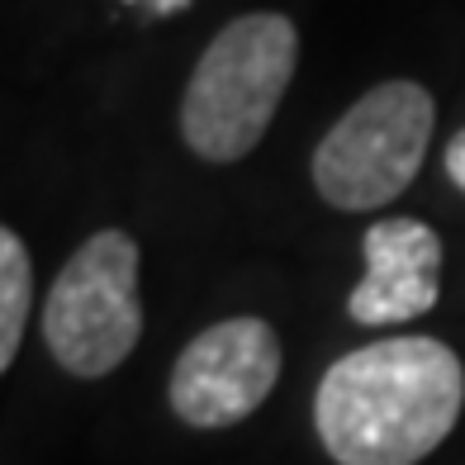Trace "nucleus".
I'll return each instance as SVG.
<instances>
[{"label":"nucleus","mask_w":465,"mask_h":465,"mask_svg":"<svg viewBox=\"0 0 465 465\" xmlns=\"http://www.w3.org/2000/svg\"><path fill=\"white\" fill-rule=\"evenodd\" d=\"M465 409V366L437 337H385L332 361L313 428L337 465H418Z\"/></svg>","instance_id":"f257e3e1"},{"label":"nucleus","mask_w":465,"mask_h":465,"mask_svg":"<svg viewBox=\"0 0 465 465\" xmlns=\"http://www.w3.org/2000/svg\"><path fill=\"white\" fill-rule=\"evenodd\" d=\"M300 29L285 15H238L209 38L181 95V138L204 162H238L257 147L290 91Z\"/></svg>","instance_id":"f03ea898"},{"label":"nucleus","mask_w":465,"mask_h":465,"mask_svg":"<svg viewBox=\"0 0 465 465\" xmlns=\"http://www.w3.org/2000/svg\"><path fill=\"white\" fill-rule=\"evenodd\" d=\"M437 100L418 81H380L313 147V190L342 214H371L413 185L432 143Z\"/></svg>","instance_id":"7ed1b4c3"},{"label":"nucleus","mask_w":465,"mask_h":465,"mask_svg":"<svg viewBox=\"0 0 465 465\" xmlns=\"http://www.w3.org/2000/svg\"><path fill=\"white\" fill-rule=\"evenodd\" d=\"M138 337V242L124 228H100L57 271L44 304V342L67 375L100 380L129 361Z\"/></svg>","instance_id":"20e7f679"},{"label":"nucleus","mask_w":465,"mask_h":465,"mask_svg":"<svg viewBox=\"0 0 465 465\" xmlns=\"http://www.w3.org/2000/svg\"><path fill=\"white\" fill-rule=\"evenodd\" d=\"M281 380V337L266 319H223L214 328H204L190 342L176 366L166 399L181 422L190 428H232V422L252 418L266 394Z\"/></svg>","instance_id":"39448f33"},{"label":"nucleus","mask_w":465,"mask_h":465,"mask_svg":"<svg viewBox=\"0 0 465 465\" xmlns=\"http://www.w3.org/2000/svg\"><path fill=\"white\" fill-rule=\"evenodd\" d=\"M366 276L347 294L361 328H394L422 319L441 294V238L422 219H380L366 228Z\"/></svg>","instance_id":"423d86ee"},{"label":"nucleus","mask_w":465,"mask_h":465,"mask_svg":"<svg viewBox=\"0 0 465 465\" xmlns=\"http://www.w3.org/2000/svg\"><path fill=\"white\" fill-rule=\"evenodd\" d=\"M29 304H34L29 247L19 242L15 228H0V371H10L15 356H19Z\"/></svg>","instance_id":"0eeeda50"},{"label":"nucleus","mask_w":465,"mask_h":465,"mask_svg":"<svg viewBox=\"0 0 465 465\" xmlns=\"http://www.w3.org/2000/svg\"><path fill=\"white\" fill-rule=\"evenodd\" d=\"M441 162H447V176L456 181V190H465V129L447 143V157Z\"/></svg>","instance_id":"6e6552de"},{"label":"nucleus","mask_w":465,"mask_h":465,"mask_svg":"<svg viewBox=\"0 0 465 465\" xmlns=\"http://www.w3.org/2000/svg\"><path fill=\"white\" fill-rule=\"evenodd\" d=\"M185 5H190V0H153L157 15H176V10H185Z\"/></svg>","instance_id":"1a4fd4ad"}]
</instances>
